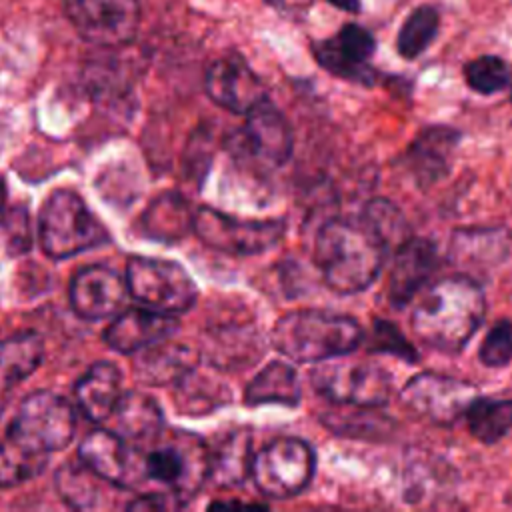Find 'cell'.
<instances>
[{
    "label": "cell",
    "mask_w": 512,
    "mask_h": 512,
    "mask_svg": "<svg viewBox=\"0 0 512 512\" xmlns=\"http://www.w3.org/2000/svg\"><path fill=\"white\" fill-rule=\"evenodd\" d=\"M370 354H390L404 362H418L416 348L402 336V332L388 320L376 318L368 340L364 338Z\"/></svg>",
    "instance_id": "obj_37"
},
{
    "label": "cell",
    "mask_w": 512,
    "mask_h": 512,
    "mask_svg": "<svg viewBox=\"0 0 512 512\" xmlns=\"http://www.w3.org/2000/svg\"><path fill=\"white\" fill-rule=\"evenodd\" d=\"M62 6L86 42L120 48L136 38L140 26L138 0H62Z\"/></svg>",
    "instance_id": "obj_13"
},
{
    "label": "cell",
    "mask_w": 512,
    "mask_h": 512,
    "mask_svg": "<svg viewBox=\"0 0 512 512\" xmlns=\"http://www.w3.org/2000/svg\"><path fill=\"white\" fill-rule=\"evenodd\" d=\"M110 484L112 482L100 478L84 462L82 464L68 462V464L60 466L54 476V486H56L60 498L76 510L102 508L104 498H106V486H110Z\"/></svg>",
    "instance_id": "obj_27"
},
{
    "label": "cell",
    "mask_w": 512,
    "mask_h": 512,
    "mask_svg": "<svg viewBox=\"0 0 512 512\" xmlns=\"http://www.w3.org/2000/svg\"><path fill=\"white\" fill-rule=\"evenodd\" d=\"M476 396L478 390L472 382L438 372H420L408 378L400 392L406 410L436 426H452Z\"/></svg>",
    "instance_id": "obj_11"
},
{
    "label": "cell",
    "mask_w": 512,
    "mask_h": 512,
    "mask_svg": "<svg viewBox=\"0 0 512 512\" xmlns=\"http://www.w3.org/2000/svg\"><path fill=\"white\" fill-rule=\"evenodd\" d=\"M302 390L292 366L284 362H270L246 386L244 400L250 406L258 404H284L296 406Z\"/></svg>",
    "instance_id": "obj_26"
},
{
    "label": "cell",
    "mask_w": 512,
    "mask_h": 512,
    "mask_svg": "<svg viewBox=\"0 0 512 512\" xmlns=\"http://www.w3.org/2000/svg\"><path fill=\"white\" fill-rule=\"evenodd\" d=\"M486 296L468 274H452L428 284L414 304L410 326L414 336L442 354H458L482 326Z\"/></svg>",
    "instance_id": "obj_1"
},
{
    "label": "cell",
    "mask_w": 512,
    "mask_h": 512,
    "mask_svg": "<svg viewBox=\"0 0 512 512\" xmlns=\"http://www.w3.org/2000/svg\"><path fill=\"white\" fill-rule=\"evenodd\" d=\"M228 390L222 382H216L208 376L198 374V370H190L176 384V404L180 410L202 414L224 402H228Z\"/></svg>",
    "instance_id": "obj_32"
},
{
    "label": "cell",
    "mask_w": 512,
    "mask_h": 512,
    "mask_svg": "<svg viewBox=\"0 0 512 512\" xmlns=\"http://www.w3.org/2000/svg\"><path fill=\"white\" fill-rule=\"evenodd\" d=\"M328 4L344 10V12H352V14H358L360 8H362V2L360 0H326Z\"/></svg>",
    "instance_id": "obj_41"
},
{
    "label": "cell",
    "mask_w": 512,
    "mask_h": 512,
    "mask_svg": "<svg viewBox=\"0 0 512 512\" xmlns=\"http://www.w3.org/2000/svg\"><path fill=\"white\" fill-rule=\"evenodd\" d=\"M464 80L478 94H496L510 84L508 64L494 54L478 56L464 64Z\"/></svg>",
    "instance_id": "obj_34"
},
{
    "label": "cell",
    "mask_w": 512,
    "mask_h": 512,
    "mask_svg": "<svg viewBox=\"0 0 512 512\" xmlns=\"http://www.w3.org/2000/svg\"><path fill=\"white\" fill-rule=\"evenodd\" d=\"M316 456L312 446L294 436H282L268 442L252 462L256 488L268 498L298 496L312 480Z\"/></svg>",
    "instance_id": "obj_8"
},
{
    "label": "cell",
    "mask_w": 512,
    "mask_h": 512,
    "mask_svg": "<svg viewBox=\"0 0 512 512\" xmlns=\"http://www.w3.org/2000/svg\"><path fill=\"white\" fill-rule=\"evenodd\" d=\"M144 232L156 240L174 242L182 238L190 228L194 230V212L188 208V202L174 194L158 196L142 216Z\"/></svg>",
    "instance_id": "obj_28"
},
{
    "label": "cell",
    "mask_w": 512,
    "mask_h": 512,
    "mask_svg": "<svg viewBox=\"0 0 512 512\" xmlns=\"http://www.w3.org/2000/svg\"><path fill=\"white\" fill-rule=\"evenodd\" d=\"M78 458L100 478L126 486L130 474V450L124 444V438L114 430L98 428L92 430L78 448Z\"/></svg>",
    "instance_id": "obj_24"
},
{
    "label": "cell",
    "mask_w": 512,
    "mask_h": 512,
    "mask_svg": "<svg viewBox=\"0 0 512 512\" xmlns=\"http://www.w3.org/2000/svg\"><path fill=\"white\" fill-rule=\"evenodd\" d=\"M122 396V374L112 362H96L74 386L82 414L92 422H106Z\"/></svg>",
    "instance_id": "obj_23"
},
{
    "label": "cell",
    "mask_w": 512,
    "mask_h": 512,
    "mask_svg": "<svg viewBox=\"0 0 512 512\" xmlns=\"http://www.w3.org/2000/svg\"><path fill=\"white\" fill-rule=\"evenodd\" d=\"M478 358L488 368H504L512 362V320L500 318L484 336Z\"/></svg>",
    "instance_id": "obj_38"
},
{
    "label": "cell",
    "mask_w": 512,
    "mask_h": 512,
    "mask_svg": "<svg viewBox=\"0 0 512 512\" xmlns=\"http://www.w3.org/2000/svg\"><path fill=\"white\" fill-rule=\"evenodd\" d=\"M38 234L42 250L56 260L76 256L108 242V232L82 196L74 190H54L40 208Z\"/></svg>",
    "instance_id": "obj_4"
},
{
    "label": "cell",
    "mask_w": 512,
    "mask_h": 512,
    "mask_svg": "<svg viewBox=\"0 0 512 512\" xmlns=\"http://www.w3.org/2000/svg\"><path fill=\"white\" fill-rule=\"evenodd\" d=\"M438 268L436 244L428 238H406L398 248L388 276L386 298L394 308H404Z\"/></svg>",
    "instance_id": "obj_18"
},
{
    "label": "cell",
    "mask_w": 512,
    "mask_h": 512,
    "mask_svg": "<svg viewBox=\"0 0 512 512\" xmlns=\"http://www.w3.org/2000/svg\"><path fill=\"white\" fill-rule=\"evenodd\" d=\"M510 242V232L502 226L462 228L452 234L448 256L460 270H488L506 258Z\"/></svg>",
    "instance_id": "obj_20"
},
{
    "label": "cell",
    "mask_w": 512,
    "mask_h": 512,
    "mask_svg": "<svg viewBox=\"0 0 512 512\" xmlns=\"http://www.w3.org/2000/svg\"><path fill=\"white\" fill-rule=\"evenodd\" d=\"M156 444L142 460L144 476L168 488V494L180 502L194 496V492L208 478V446L188 432H172L164 438L154 436Z\"/></svg>",
    "instance_id": "obj_5"
},
{
    "label": "cell",
    "mask_w": 512,
    "mask_h": 512,
    "mask_svg": "<svg viewBox=\"0 0 512 512\" xmlns=\"http://www.w3.org/2000/svg\"><path fill=\"white\" fill-rule=\"evenodd\" d=\"M268 4H272L276 10H290L294 6H298V0H266Z\"/></svg>",
    "instance_id": "obj_42"
},
{
    "label": "cell",
    "mask_w": 512,
    "mask_h": 512,
    "mask_svg": "<svg viewBox=\"0 0 512 512\" xmlns=\"http://www.w3.org/2000/svg\"><path fill=\"white\" fill-rule=\"evenodd\" d=\"M178 328V320L150 308H128L108 324L102 338L104 342L122 352H140L160 340H166Z\"/></svg>",
    "instance_id": "obj_19"
},
{
    "label": "cell",
    "mask_w": 512,
    "mask_h": 512,
    "mask_svg": "<svg viewBox=\"0 0 512 512\" xmlns=\"http://www.w3.org/2000/svg\"><path fill=\"white\" fill-rule=\"evenodd\" d=\"M314 390L340 406L382 408L392 392V376L374 362H334L310 372Z\"/></svg>",
    "instance_id": "obj_9"
},
{
    "label": "cell",
    "mask_w": 512,
    "mask_h": 512,
    "mask_svg": "<svg viewBox=\"0 0 512 512\" xmlns=\"http://www.w3.org/2000/svg\"><path fill=\"white\" fill-rule=\"evenodd\" d=\"M182 502L178 498H174L172 494L162 496V494H142L136 496L134 500H130L126 504L128 510H166V508H174L180 506Z\"/></svg>",
    "instance_id": "obj_40"
},
{
    "label": "cell",
    "mask_w": 512,
    "mask_h": 512,
    "mask_svg": "<svg viewBox=\"0 0 512 512\" xmlns=\"http://www.w3.org/2000/svg\"><path fill=\"white\" fill-rule=\"evenodd\" d=\"M112 430L124 440L154 438L162 430V412L154 398L144 392H122L112 416Z\"/></svg>",
    "instance_id": "obj_25"
},
{
    "label": "cell",
    "mask_w": 512,
    "mask_h": 512,
    "mask_svg": "<svg viewBox=\"0 0 512 512\" xmlns=\"http://www.w3.org/2000/svg\"><path fill=\"white\" fill-rule=\"evenodd\" d=\"M48 456L36 454L12 438L0 442V486H16L32 480L46 468Z\"/></svg>",
    "instance_id": "obj_33"
},
{
    "label": "cell",
    "mask_w": 512,
    "mask_h": 512,
    "mask_svg": "<svg viewBox=\"0 0 512 512\" xmlns=\"http://www.w3.org/2000/svg\"><path fill=\"white\" fill-rule=\"evenodd\" d=\"M4 200H6V190H4V184L0 180V208L4 206Z\"/></svg>",
    "instance_id": "obj_43"
},
{
    "label": "cell",
    "mask_w": 512,
    "mask_h": 512,
    "mask_svg": "<svg viewBox=\"0 0 512 512\" xmlns=\"http://www.w3.org/2000/svg\"><path fill=\"white\" fill-rule=\"evenodd\" d=\"M438 28H440V12L434 6L422 4L414 8L398 30V36H396L398 54L406 60L418 58L434 42Z\"/></svg>",
    "instance_id": "obj_31"
},
{
    "label": "cell",
    "mask_w": 512,
    "mask_h": 512,
    "mask_svg": "<svg viewBox=\"0 0 512 512\" xmlns=\"http://www.w3.org/2000/svg\"><path fill=\"white\" fill-rule=\"evenodd\" d=\"M374 50L376 40L372 32L354 22L344 24L330 38L312 42V54L326 72L364 86L376 82V70L370 66Z\"/></svg>",
    "instance_id": "obj_14"
},
{
    "label": "cell",
    "mask_w": 512,
    "mask_h": 512,
    "mask_svg": "<svg viewBox=\"0 0 512 512\" xmlns=\"http://www.w3.org/2000/svg\"><path fill=\"white\" fill-rule=\"evenodd\" d=\"M204 90L220 108L244 116L268 98L258 74L238 54L220 56L206 68Z\"/></svg>",
    "instance_id": "obj_15"
},
{
    "label": "cell",
    "mask_w": 512,
    "mask_h": 512,
    "mask_svg": "<svg viewBox=\"0 0 512 512\" xmlns=\"http://www.w3.org/2000/svg\"><path fill=\"white\" fill-rule=\"evenodd\" d=\"M6 228V240L8 244H16L18 250H26L28 248V216L24 210H14L10 212V216L2 222Z\"/></svg>",
    "instance_id": "obj_39"
},
{
    "label": "cell",
    "mask_w": 512,
    "mask_h": 512,
    "mask_svg": "<svg viewBox=\"0 0 512 512\" xmlns=\"http://www.w3.org/2000/svg\"><path fill=\"white\" fill-rule=\"evenodd\" d=\"M198 238L226 254L252 256L270 250L286 232L284 220H244L202 206L194 212Z\"/></svg>",
    "instance_id": "obj_10"
},
{
    "label": "cell",
    "mask_w": 512,
    "mask_h": 512,
    "mask_svg": "<svg viewBox=\"0 0 512 512\" xmlns=\"http://www.w3.org/2000/svg\"><path fill=\"white\" fill-rule=\"evenodd\" d=\"M44 356V342L36 332H20L0 340V386H14L28 378Z\"/></svg>",
    "instance_id": "obj_30"
},
{
    "label": "cell",
    "mask_w": 512,
    "mask_h": 512,
    "mask_svg": "<svg viewBox=\"0 0 512 512\" xmlns=\"http://www.w3.org/2000/svg\"><path fill=\"white\" fill-rule=\"evenodd\" d=\"M364 328L346 314L304 308L280 316L272 328L274 348L294 362H324L364 344Z\"/></svg>",
    "instance_id": "obj_3"
},
{
    "label": "cell",
    "mask_w": 512,
    "mask_h": 512,
    "mask_svg": "<svg viewBox=\"0 0 512 512\" xmlns=\"http://www.w3.org/2000/svg\"><path fill=\"white\" fill-rule=\"evenodd\" d=\"M198 364V354L176 342H156L138 352L134 376L146 386L178 384Z\"/></svg>",
    "instance_id": "obj_22"
},
{
    "label": "cell",
    "mask_w": 512,
    "mask_h": 512,
    "mask_svg": "<svg viewBox=\"0 0 512 512\" xmlns=\"http://www.w3.org/2000/svg\"><path fill=\"white\" fill-rule=\"evenodd\" d=\"M252 434L248 428H230L208 446V478L218 486H238L252 476Z\"/></svg>",
    "instance_id": "obj_21"
},
{
    "label": "cell",
    "mask_w": 512,
    "mask_h": 512,
    "mask_svg": "<svg viewBox=\"0 0 512 512\" xmlns=\"http://www.w3.org/2000/svg\"><path fill=\"white\" fill-rule=\"evenodd\" d=\"M128 284L108 266H86L70 280V306L84 320H104L116 316L126 300Z\"/></svg>",
    "instance_id": "obj_17"
},
{
    "label": "cell",
    "mask_w": 512,
    "mask_h": 512,
    "mask_svg": "<svg viewBox=\"0 0 512 512\" xmlns=\"http://www.w3.org/2000/svg\"><path fill=\"white\" fill-rule=\"evenodd\" d=\"M128 292L146 308L182 314L196 302L198 290L186 268L164 258L132 256L126 264Z\"/></svg>",
    "instance_id": "obj_7"
},
{
    "label": "cell",
    "mask_w": 512,
    "mask_h": 512,
    "mask_svg": "<svg viewBox=\"0 0 512 512\" xmlns=\"http://www.w3.org/2000/svg\"><path fill=\"white\" fill-rule=\"evenodd\" d=\"M350 412H334L326 414L330 418H324V424L332 428L338 434H354V436H368L370 432H386V424H390L388 418H382L378 414V408L374 406H350Z\"/></svg>",
    "instance_id": "obj_36"
},
{
    "label": "cell",
    "mask_w": 512,
    "mask_h": 512,
    "mask_svg": "<svg viewBox=\"0 0 512 512\" xmlns=\"http://www.w3.org/2000/svg\"><path fill=\"white\" fill-rule=\"evenodd\" d=\"M386 250V244L362 218H332L318 230L314 260L332 292L356 294L380 276Z\"/></svg>",
    "instance_id": "obj_2"
},
{
    "label": "cell",
    "mask_w": 512,
    "mask_h": 512,
    "mask_svg": "<svg viewBox=\"0 0 512 512\" xmlns=\"http://www.w3.org/2000/svg\"><path fill=\"white\" fill-rule=\"evenodd\" d=\"M362 220L380 236V240L386 244V248L394 242L398 246L406 240L408 226L404 222L402 212L386 198L370 200L362 212Z\"/></svg>",
    "instance_id": "obj_35"
},
{
    "label": "cell",
    "mask_w": 512,
    "mask_h": 512,
    "mask_svg": "<svg viewBox=\"0 0 512 512\" xmlns=\"http://www.w3.org/2000/svg\"><path fill=\"white\" fill-rule=\"evenodd\" d=\"M292 146V128L268 98L246 114V122L232 136V152L264 170H274L286 164Z\"/></svg>",
    "instance_id": "obj_12"
},
{
    "label": "cell",
    "mask_w": 512,
    "mask_h": 512,
    "mask_svg": "<svg viewBox=\"0 0 512 512\" xmlns=\"http://www.w3.org/2000/svg\"><path fill=\"white\" fill-rule=\"evenodd\" d=\"M74 428L72 406L54 392L36 390L20 402L6 436L36 454L48 456L70 444Z\"/></svg>",
    "instance_id": "obj_6"
},
{
    "label": "cell",
    "mask_w": 512,
    "mask_h": 512,
    "mask_svg": "<svg viewBox=\"0 0 512 512\" xmlns=\"http://www.w3.org/2000/svg\"><path fill=\"white\" fill-rule=\"evenodd\" d=\"M460 140V130L452 126H426L410 142L400 164L412 182L426 190L450 174Z\"/></svg>",
    "instance_id": "obj_16"
},
{
    "label": "cell",
    "mask_w": 512,
    "mask_h": 512,
    "mask_svg": "<svg viewBox=\"0 0 512 512\" xmlns=\"http://www.w3.org/2000/svg\"><path fill=\"white\" fill-rule=\"evenodd\" d=\"M470 434L492 446L500 442L512 430V398L476 396L464 412Z\"/></svg>",
    "instance_id": "obj_29"
}]
</instances>
